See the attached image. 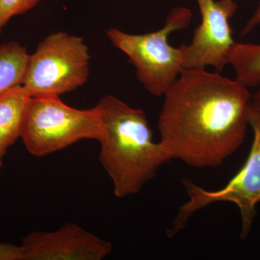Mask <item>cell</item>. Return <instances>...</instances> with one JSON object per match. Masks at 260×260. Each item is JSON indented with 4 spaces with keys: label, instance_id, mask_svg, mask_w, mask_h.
Returning <instances> with one entry per match:
<instances>
[{
    "label": "cell",
    "instance_id": "obj_13",
    "mask_svg": "<svg viewBox=\"0 0 260 260\" xmlns=\"http://www.w3.org/2000/svg\"><path fill=\"white\" fill-rule=\"evenodd\" d=\"M0 260H25L23 247L0 243Z\"/></svg>",
    "mask_w": 260,
    "mask_h": 260
},
{
    "label": "cell",
    "instance_id": "obj_11",
    "mask_svg": "<svg viewBox=\"0 0 260 260\" xmlns=\"http://www.w3.org/2000/svg\"><path fill=\"white\" fill-rule=\"evenodd\" d=\"M235 79L247 88L260 85V44L236 42L229 56Z\"/></svg>",
    "mask_w": 260,
    "mask_h": 260
},
{
    "label": "cell",
    "instance_id": "obj_8",
    "mask_svg": "<svg viewBox=\"0 0 260 260\" xmlns=\"http://www.w3.org/2000/svg\"><path fill=\"white\" fill-rule=\"evenodd\" d=\"M21 246L25 260H102L113 249L112 243L74 223L52 232H32Z\"/></svg>",
    "mask_w": 260,
    "mask_h": 260
},
{
    "label": "cell",
    "instance_id": "obj_1",
    "mask_svg": "<svg viewBox=\"0 0 260 260\" xmlns=\"http://www.w3.org/2000/svg\"><path fill=\"white\" fill-rule=\"evenodd\" d=\"M251 95L219 72L184 70L164 94L159 141L171 158L189 167H219L244 143Z\"/></svg>",
    "mask_w": 260,
    "mask_h": 260
},
{
    "label": "cell",
    "instance_id": "obj_14",
    "mask_svg": "<svg viewBox=\"0 0 260 260\" xmlns=\"http://www.w3.org/2000/svg\"><path fill=\"white\" fill-rule=\"evenodd\" d=\"M259 26H260V2L256 10H254V13L251 15L250 18L248 19L244 28H242V35H248Z\"/></svg>",
    "mask_w": 260,
    "mask_h": 260
},
{
    "label": "cell",
    "instance_id": "obj_10",
    "mask_svg": "<svg viewBox=\"0 0 260 260\" xmlns=\"http://www.w3.org/2000/svg\"><path fill=\"white\" fill-rule=\"evenodd\" d=\"M29 56L26 49L18 43L0 45V95L22 85Z\"/></svg>",
    "mask_w": 260,
    "mask_h": 260
},
{
    "label": "cell",
    "instance_id": "obj_4",
    "mask_svg": "<svg viewBox=\"0 0 260 260\" xmlns=\"http://www.w3.org/2000/svg\"><path fill=\"white\" fill-rule=\"evenodd\" d=\"M102 133L96 107L75 109L59 96H41L30 101L20 138L29 153L44 157L80 140H99Z\"/></svg>",
    "mask_w": 260,
    "mask_h": 260
},
{
    "label": "cell",
    "instance_id": "obj_5",
    "mask_svg": "<svg viewBox=\"0 0 260 260\" xmlns=\"http://www.w3.org/2000/svg\"><path fill=\"white\" fill-rule=\"evenodd\" d=\"M249 124L253 131V140L249 155L237 174L218 190H206L189 179L182 181L189 200L179 207V211L167 230L174 238L186 227L193 215L213 203L229 202L235 204L241 215L240 239L245 240L254 223L256 206L260 202V118L249 110Z\"/></svg>",
    "mask_w": 260,
    "mask_h": 260
},
{
    "label": "cell",
    "instance_id": "obj_7",
    "mask_svg": "<svg viewBox=\"0 0 260 260\" xmlns=\"http://www.w3.org/2000/svg\"><path fill=\"white\" fill-rule=\"evenodd\" d=\"M201 21L189 44H182L185 70L212 68L222 73L229 64L235 41L230 20L238 10L234 0H196Z\"/></svg>",
    "mask_w": 260,
    "mask_h": 260
},
{
    "label": "cell",
    "instance_id": "obj_15",
    "mask_svg": "<svg viewBox=\"0 0 260 260\" xmlns=\"http://www.w3.org/2000/svg\"><path fill=\"white\" fill-rule=\"evenodd\" d=\"M259 88L251 95V109L260 118V85Z\"/></svg>",
    "mask_w": 260,
    "mask_h": 260
},
{
    "label": "cell",
    "instance_id": "obj_6",
    "mask_svg": "<svg viewBox=\"0 0 260 260\" xmlns=\"http://www.w3.org/2000/svg\"><path fill=\"white\" fill-rule=\"evenodd\" d=\"M89 61L88 48L81 37L51 34L29 56L22 86L31 98L59 96L86 83Z\"/></svg>",
    "mask_w": 260,
    "mask_h": 260
},
{
    "label": "cell",
    "instance_id": "obj_17",
    "mask_svg": "<svg viewBox=\"0 0 260 260\" xmlns=\"http://www.w3.org/2000/svg\"><path fill=\"white\" fill-rule=\"evenodd\" d=\"M248 1H252V0H248Z\"/></svg>",
    "mask_w": 260,
    "mask_h": 260
},
{
    "label": "cell",
    "instance_id": "obj_16",
    "mask_svg": "<svg viewBox=\"0 0 260 260\" xmlns=\"http://www.w3.org/2000/svg\"><path fill=\"white\" fill-rule=\"evenodd\" d=\"M1 28H2V27H0V32H1Z\"/></svg>",
    "mask_w": 260,
    "mask_h": 260
},
{
    "label": "cell",
    "instance_id": "obj_9",
    "mask_svg": "<svg viewBox=\"0 0 260 260\" xmlns=\"http://www.w3.org/2000/svg\"><path fill=\"white\" fill-rule=\"evenodd\" d=\"M31 99L22 85L0 95V169L7 150L21 136Z\"/></svg>",
    "mask_w": 260,
    "mask_h": 260
},
{
    "label": "cell",
    "instance_id": "obj_3",
    "mask_svg": "<svg viewBox=\"0 0 260 260\" xmlns=\"http://www.w3.org/2000/svg\"><path fill=\"white\" fill-rule=\"evenodd\" d=\"M191 18L189 8L177 7L155 31L130 34L117 28L107 30L110 42L128 56L140 83L153 96H164L185 70L182 47H173L169 39L172 32L188 28Z\"/></svg>",
    "mask_w": 260,
    "mask_h": 260
},
{
    "label": "cell",
    "instance_id": "obj_2",
    "mask_svg": "<svg viewBox=\"0 0 260 260\" xmlns=\"http://www.w3.org/2000/svg\"><path fill=\"white\" fill-rule=\"evenodd\" d=\"M96 107L102 126L99 160L112 179L114 194H138L172 158L160 141H154L144 111L112 95L102 98Z\"/></svg>",
    "mask_w": 260,
    "mask_h": 260
},
{
    "label": "cell",
    "instance_id": "obj_12",
    "mask_svg": "<svg viewBox=\"0 0 260 260\" xmlns=\"http://www.w3.org/2000/svg\"><path fill=\"white\" fill-rule=\"evenodd\" d=\"M40 0H0V27L3 28L15 15L32 9Z\"/></svg>",
    "mask_w": 260,
    "mask_h": 260
}]
</instances>
